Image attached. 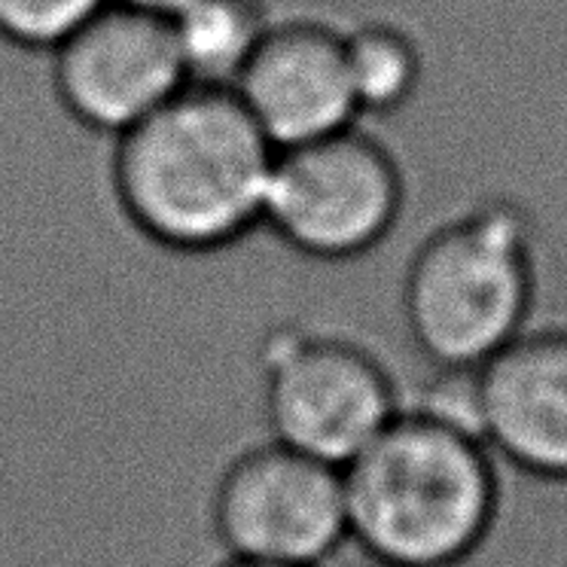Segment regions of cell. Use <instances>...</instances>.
Listing matches in <instances>:
<instances>
[{
    "label": "cell",
    "mask_w": 567,
    "mask_h": 567,
    "mask_svg": "<svg viewBox=\"0 0 567 567\" xmlns=\"http://www.w3.org/2000/svg\"><path fill=\"white\" fill-rule=\"evenodd\" d=\"M275 153L233 89L186 83L113 137V196L153 245L217 254L262 229Z\"/></svg>",
    "instance_id": "obj_1"
},
{
    "label": "cell",
    "mask_w": 567,
    "mask_h": 567,
    "mask_svg": "<svg viewBox=\"0 0 567 567\" xmlns=\"http://www.w3.org/2000/svg\"><path fill=\"white\" fill-rule=\"evenodd\" d=\"M348 540L382 567H457L488 540L501 480L480 436L403 406L342 467Z\"/></svg>",
    "instance_id": "obj_2"
},
{
    "label": "cell",
    "mask_w": 567,
    "mask_h": 567,
    "mask_svg": "<svg viewBox=\"0 0 567 567\" xmlns=\"http://www.w3.org/2000/svg\"><path fill=\"white\" fill-rule=\"evenodd\" d=\"M537 223L504 196L461 208L424 235L403 271L409 342L433 370H480L530 327Z\"/></svg>",
    "instance_id": "obj_3"
},
{
    "label": "cell",
    "mask_w": 567,
    "mask_h": 567,
    "mask_svg": "<svg viewBox=\"0 0 567 567\" xmlns=\"http://www.w3.org/2000/svg\"><path fill=\"white\" fill-rule=\"evenodd\" d=\"M403 210V165L358 123L275 153L262 226L302 257L348 262L382 247Z\"/></svg>",
    "instance_id": "obj_4"
},
{
    "label": "cell",
    "mask_w": 567,
    "mask_h": 567,
    "mask_svg": "<svg viewBox=\"0 0 567 567\" xmlns=\"http://www.w3.org/2000/svg\"><path fill=\"white\" fill-rule=\"evenodd\" d=\"M259 370L271 440L339 470L406 406L384 360L342 333L281 327Z\"/></svg>",
    "instance_id": "obj_5"
},
{
    "label": "cell",
    "mask_w": 567,
    "mask_h": 567,
    "mask_svg": "<svg viewBox=\"0 0 567 567\" xmlns=\"http://www.w3.org/2000/svg\"><path fill=\"white\" fill-rule=\"evenodd\" d=\"M210 522L235 561L321 567L348 540L342 470L275 440L247 449L217 480Z\"/></svg>",
    "instance_id": "obj_6"
},
{
    "label": "cell",
    "mask_w": 567,
    "mask_h": 567,
    "mask_svg": "<svg viewBox=\"0 0 567 567\" xmlns=\"http://www.w3.org/2000/svg\"><path fill=\"white\" fill-rule=\"evenodd\" d=\"M52 89L89 132L120 137L186 86L168 16L107 0L50 52Z\"/></svg>",
    "instance_id": "obj_7"
},
{
    "label": "cell",
    "mask_w": 567,
    "mask_h": 567,
    "mask_svg": "<svg viewBox=\"0 0 567 567\" xmlns=\"http://www.w3.org/2000/svg\"><path fill=\"white\" fill-rule=\"evenodd\" d=\"M233 92L275 150L360 123L348 80L346 31L321 19L271 22Z\"/></svg>",
    "instance_id": "obj_8"
},
{
    "label": "cell",
    "mask_w": 567,
    "mask_h": 567,
    "mask_svg": "<svg viewBox=\"0 0 567 567\" xmlns=\"http://www.w3.org/2000/svg\"><path fill=\"white\" fill-rule=\"evenodd\" d=\"M482 440L534 480L567 482V323L528 327L476 370Z\"/></svg>",
    "instance_id": "obj_9"
},
{
    "label": "cell",
    "mask_w": 567,
    "mask_h": 567,
    "mask_svg": "<svg viewBox=\"0 0 567 567\" xmlns=\"http://www.w3.org/2000/svg\"><path fill=\"white\" fill-rule=\"evenodd\" d=\"M168 22L186 83L233 89L275 19L266 0H189Z\"/></svg>",
    "instance_id": "obj_10"
},
{
    "label": "cell",
    "mask_w": 567,
    "mask_h": 567,
    "mask_svg": "<svg viewBox=\"0 0 567 567\" xmlns=\"http://www.w3.org/2000/svg\"><path fill=\"white\" fill-rule=\"evenodd\" d=\"M348 80L360 120L394 116L415 101L424 80L419 40L396 22H363L346 31Z\"/></svg>",
    "instance_id": "obj_11"
},
{
    "label": "cell",
    "mask_w": 567,
    "mask_h": 567,
    "mask_svg": "<svg viewBox=\"0 0 567 567\" xmlns=\"http://www.w3.org/2000/svg\"><path fill=\"white\" fill-rule=\"evenodd\" d=\"M107 0H0V40L50 55Z\"/></svg>",
    "instance_id": "obj_12"
},
{
    "label": "cell",
    "mask_w": 567,
    "mask_h": 567,
    "mask_svg": "<svg viewBox=\"0 0 567 567\" xmlns=\"http://www.w3.org/2000/svg\"><path fill=\"white\" fill-rule=\"evenodd\" d=\"M125 3H135V7H144V10H153V13L172 16L174 10H181L189 0H125Z\"/></svg>",
    "instance_id": "obj_13"
},
{
    "label": "cell",
    "mask_w": 567,
    "mask_h": 567,
    "mask_svg": "<svg viewBox=\"0 0 567 567\" xmlns=\"http://www.w3.org/2000/svg\"><path fill=\"white\" fill-rule=\"evenodd\" d=\"M220 567H275V565H254V561H235V558H226V565Z\"/></svg>",
    "instance_id": "obj_14"
},
{
    "label": "cell",
    "mask_w": 567,
    "mask_h": 567,
    "mask_svg": "<svg viewBox=\"0 0 567 567\" xmlns=\"http://www.w3.org/2000/svg\"><path fill=\"white\" fill-rule=\"evenodd\" d=\"M370 567H382V565H370Z\"/></svg>",
    "instance_id": "obj_15"
}]
</instances>
